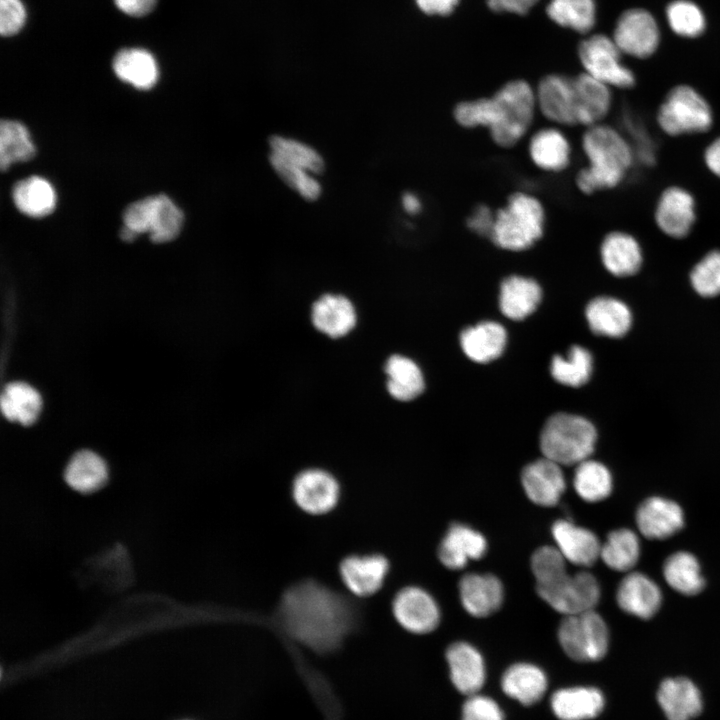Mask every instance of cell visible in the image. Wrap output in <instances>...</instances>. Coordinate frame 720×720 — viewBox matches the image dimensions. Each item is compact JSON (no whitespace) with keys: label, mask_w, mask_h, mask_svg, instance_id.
Segmentation results:
<instances>
[{"label":"cell","mask_w":720,"mask_h":720,"mask_svg":"<svg viewBox=\"0 0 720 720\" xmlns=\"http://www.w3.org/2000/svg\"><path fill=\"white\" fill-rule=\"evenodd\" d=\"M278 614L296 640L318 652L336 649L357 626L360 616L349 598L313 580L289 587Z\"/></svg>","instance_id":"1"},{"label":"cell","mask_w":720,"mask_h":720,"mask_svg":"<svg viewBox=\"0 0 720 720\" xmlns=\"http://www.w3.org/2000/svg\"><path fill=\"white\" fill-rule=\"evenodd\" d=\"M536 94L524 80H513L492 97L464 101L456 105L454 117L466 128H488L493 141L512 147L526 134L536 111Z\"/></svg>","instance_id":"2"},{"label":"cell","mask_w":720,"mask_h":720,"mask_svg":"<svg viewBox=\"0 0 720 720\" xmlns=\"http://www.w3.org/2000/svg\"><path fill=\"white\" fill-rule=\"evenodd\" d=\"M581 144L588 165L577 173L576 184L584 194L618 186L635 160L629 141L609 125L587 127Z\"/></svg>","instance_id":"3"},{"label":"cell","mask_w":720,"mask_h":720,"mask_svg":"<svg viewBox=\"0 0 720 720\" xmlns=\"http://www.w3.org/2000/svg\"><path fill=\"white\" fill-rule=\"evenodd\" d=\"M544 223L545 213L540 201L530 194L517 192L495 213L490 238L502 249L522 251L542 237Z\"/></svg>","instance_id":"4"},{"label":"cell","mask_w":720,"mask_h":720,"mask_svg":"<svg viewBox=\"0 0 720 720\" xmlns=\"http://www.w3.org/2000/svg\"><path fill=\"white\" fill-rule=\"evenodd\" d=\"M597 439L596 429L587 419L557 413L545 423L540 435L544 457L559 465H578L589 459Z\"/></svg>","instance_id":"5"},{"label":"cell","mask_w":720,"mask_h":720,"mask_svg":"<svg viewBox=\"0 0 720 720\" xmlns=\"http://www.w3.org/2000/svg\"><path fill=\"white\" fill-rule=\"evenodd\" d=\"M659 128L669 136L705 133L714 117L709 102L695 88L678 85L660 104L656 116Z\"/></svg>","instance_id":"6"},{"label":"cell","mask_w":720,"mask_h":720,"mask_svg":"<svg viewBox=\"0 0 720 720\" xmlns=\"http://www.w3.org/2000/svg\"><path fill=\"white\" fill-rule=\"evenodd\" d=\"M183 220L184 216L179 207L163 194L133 202L123 213L124 228L136 237L148 233L150 240L156 243L176 238Z\"/></svg>","instance_id":"7"},{"label":"cell","mask_w":720,"mask_h":720,"mask_svg":"<svg viewBox=\"0 0 720 720\" xmlns=\"http://www.w3.org/2000/svg\"><path fill=\"white\" fill-rule=\"evenodd\" d=\"M558 640L572 660L594 662L606 655L609 632L601 615L589 610L565 616L559 625Z\"/></svg>","instance_id":"8"},{"label":"cell","mask_w":720,"mask_h":720,"mask_svg":"<svg viewBox=\"0 0 720 720\" xmlns=\"http://www.w3.org/2000/svg\"><path fill=\"white\" fill-rule=\"evenodd\" d=\"M538 595L554 610L567 616L594 610L600 599V586L589 572L570 575L563 571L536 583Z\"/></svg>","instance_id":"9"},{"label":"cell","mask_w":720,"mask_h":720,"mask_svg":"<svg viewBox=\"0 0 720 720\" xmlns=\"http://www.w3.org/2000/svg\"><path fill=\"white\" fill-rule=\"evenodd\" d=\"M622 52L613 39L605 35H593L583 40L578 55L585 73L608 87L629 89L636 78L621 60Z\"/></svg>","instance_id":"10"},{"label":"cell","mask_w":720,"mask_h":720,"mask_svg":"<svg viewBox=\"0 0 720 720\" xmlns=\"http://www.w3.org/2000/svg\"><path fill=\"white\" fill-rule=\"evenodd\" d=\"M660 34L653 16L644 9H629L618 19L613 40L622 53L647 58L657 49Z\"/></svg>","instance_id":"11"},{"label":"cell","mask_w":720,"mask_h":720,"mask_svg":"<svg viewBox=\"0 0 720 720\" xmlns=\"http://www.w3.org/2000/svg\"><path fill=\"white\" fill-rule=\"evenodd\" d=\"M694 196L680 186H669L662 191L656 203L654 219L665 235L681 239L686 237L696 222Z\"/></svg>","instance_id":"12"},{"label":"cell","mask_w":720,"mask_h":720,"mask_svg":"<svg viewBox=\"0 0 720 720\" xmlns=\"http://www.w3.org/2000/svg\"><path fill=\"white\" fill-rule=\"evenodd\" d=\"M292 497L304 512L320 515L331 511L338 503L340 486L336 478L321 469L300 472L292 484Z\"/></svg>","instance_id":"13"},{"label":"cell","mask_w":720,"mask_h":720,"mask_svg":"<svg viewBox=\"0 0 720 720\" xmlns=\"http://www.w3.org/2000/svg\"><path fill=\"white\" fill-rule=\"evenodd\" d=\"M392 611L397 622L407 631L425 634L433 631L440 621L435 599L415 586L401 589L394 597Z\"/></svg>","instance_id":"14"},{"label":"cell","mask_w":720,"mask_h":720,"mask_svg":"<svg viewBox=\"0 0 720 720\" xmlns=\"http://www.w3.org/2000/svg\"><path fill=\"white\" fill-rule=\"evenodd\" d=\"M535 94L537 107L547 119L561 125H577L573 77L547 75L539 82Z\"/></svg>","instance_id":"15"},{"label":"cell","mask_w":720,"mask_h":720,"mask_svg":"<svg viewBox=\"0 0 720 720\" xmlns=\"http://www.w3.org/2000/svg\"><path fill=\"white\" fill-rule=\"evenodd\" d=\"M558 463L544 457L528 464L522 471L521 482L527 497L544 507L555 506L563 495L566 482Z\"/></svg>","instance_id":"16"},{"label":"cell","mask_w":720,"mask_h":720,"mask_svg":"<svg viewBox=\"0 0 720 720\" xmlns=\"http://www.w3.org/2000/svg\"><path fill=\"white\" fill-rule=\"evenodd\" d=\"M388 571L389 562L380 554L350 555L339 566L343 583L359 597L375 594L383 586Z\"/></svg>","instance_id":"17"},{"label":"cell","mask_w":720,"mask_h":720,"mask_svg":"<svg viewBox=\"0 0 720 720\" xmlns=\"http://www.w3.org/2000/svg\"><path fill=\"white\" fill-rule=\"evenodd\" d=\"M636 524L646 538L662 540L680 531L684 525V514L676 502L654 496L639 505Z\"/></svg>","instance_id":"18"},{"label":"cell","mask_w":720,"mask_h":720,"mask_svg":"<svg viewBox=\"0 0 720 720\" xmlns=\"http://www.w3.org/2000/svg\"><path fill=\"white\" fill-rule=\"evenodd\" d=\"M486 551L487 541L480 532L465 524L454 523L439 545L438 557L446 568L459 570L470 560L482 558Z\"/></svg>","instance_id":"19"},{"label":"cell","mask_w":720,"mask_h":720,"mask_svg":"<svg viewBox=\"0 0 720 720\" xmlns=\"http://www.w3.org/2000/svg\"><path fill=\"white\" fill-rule=\"evenodd\" d=\"M458 588L463 608L474 617H487L502 605L503 585L492 574H465L460 579Z\"/></svg>","instance_id":"20"},{"label":"cell","mask_w":720,"mask_h":720,"mask_svg":"<svg viewBox=\"0 0 720 720\" xmlns=\"http://www.w3.org/2000/svg\"><path fill=\"white\" fill-rule=\"evenodd\" d=\"M551 531L556 548L566 561L588 567L600 557L601 544L591 530L560 519L553 524Z\"/></svg>","instance_id":"21"},{"label":"cell","mask_w":720,"mask_h":720,"mask_svg":"<svg viewBox=\"0 0 720 720\" xmlns=\"http://www.w3.org/2000/svg\"><path fill=\"white\" fill-rule=\"evenodd\" d=\"M616 600L627 614L649 619L659 610L662 594L658 585L647 575L632 572L619 583Z\"/></svg>","instance_id":"22"},{"label":"cell","mask_w":720,"mask_h":720,"mask_svg":"<svg viewBox=\"0 0 720 720\" xmlns=\"http://www.w3.org/2000/svg\"><path fill=\"white\" fill-rule=\"evenodd\" d=\"M450 678L455 688L462 694H477L482 688L486 670L480 652L466 642H455L446 651Z\"/></svg>","instance_id":"23"},{"label":"cell","mask_w":720,"mask_h":720,"mask_svg":"<svg viewBox=\"0 0 720 720\" xmlns=\"http://www.w3.org/2000/svg\"><path fill=\"white\" fill-rule=\"evenodd\" d=\"M577 125L590 127L607 116L612 105L610 87L587 73L573 77Z\"/></svg>","instance_id":"24"},{"label":"cell","mask_w":720,"mask_h":720,"mask_svg":"<svg viewBox=\"0 0 720 720\" xmlns=\"http://www.w3.org/2000/svg\"><path fill=\"white\" fill-rule=\"evenodd\" d=\"M600 256L607 271L617 277L634 275L643 262L640 243L624 231H612L604 237Z\"/></svg>","instance_id":"25"},{"label":"cell","mask_w":720,"mask_h":720,"mask_svg":"<svg viewBox=\"0 0 720 720\" xmlns=\"http://www.w3.org/2000/svg\"><path fill=\"white\" fill-rule=\"evenodd\" d=\"M657 700L668 720H691L702 710V698L697 686L684 677L662 681Z\"/></svg>","instance_id":"26"},{"label":"cell","mask_w":720,"mask_h":720,"mask_svg":"<svg viewBox=\"0 0 720 720\" xmlns=\"http://www.w3.org/2000/svg\"><path fill=\"white\" fill-rule=\"evenodd\" d=\"M605 704L604 696L594 687H569L557 690L551 697V708L559 720H588L598 716Z\"/></svg>","instance_id":"27"},{"label":"cell","mask_w":720,"mask_h":720,"mask_svg":"<svg viewBox=\"0 0 720 720\" xmlns=\"http://www.w3.org/2000/svg\"><path fill=\"white\" fill-rule=\"evenodd\" d=\"M506 338L505 328L501 324L484 321L463 330L460 345L472 361L488 363L502 354Z\"/></svg>","instance_id":"28"},{"label":"cell","mask_w":720,"mask_h":720,"mask_svg":"<svg viewBox=\"0 0 720 720\" xmlns=\"http://www.w3.org/2000/svg\"><path fill=\"white\" fill-rule=\"evenodd\" d=\"M541 296L535 280L518 275L507 277L500 286V310L507 318L522 320L534 312Z\"/></svg>","instance_id":"29"},{"label":"cell","mask_w":720,"mask_h":720,"mask_svg":"<svg viewBox=\"0 0 720 720\" xmlns=\"http://www.w3.org/2000/svg\"><path fill=\"white\" fill-rule=\"evenodd\" d=\"M586 318L595 334L613 338L625 335L632 323L627 305L612 297H598L589 302Z\"/></svg>","instance_id":"30"},{"label":"cell","mask_w":720,"mask_h":720,"mask_svg":"<svg viewBox=\"0 0 720 720\" xmlns=\"http://www.w3.org/2000/svg\"><path fill=\"white\" fill-rule=\"evenodd\" d=\"M312 321L320 332L337 338L346 335L354 328L356 314L347 298L327 294L314 303Z\"/></svg>","instance_id":"31"},{"label":"cell","mask_w":720,"mask_h":720,"mask_svg":"<svg viewBox=\"0 0 720 720\" xmlns=\"http://www.w3.org/2000/svg\"><path fill=\"white\" fill-rule=\"evenodd\" d=\"M501 688L506 695L528 706L543 697L547 689V677L534 664L516 663L504 672Z\"/></svg>","instance_id":"32"},{"label":"cell","mask_w":720,"mask_h":720,"mask_svg":"<svg viewBox=\"0 0 720 720\" xmlns=\"http://www.w3.org/2000/svg\"><path fill=\"white\" fill-rule=\"evenodd\" d=\"M529 155L540 169L559 172L570 162L571 148L565 135L555 128L537 131L529 142Z\"/></svg>","instance_id":"33"},{"label":"cell","mask_w":720,"mask_h":720,"mask_svg":"<svg viewBox=\"0 0 720 720\" xmlns=\"http://www.w3.org/2000/svg\"><path fill=\"white\" fill-rule=\"evenodd\" d=\"M108 479L105 461L90 450L75 453L66 465L64 480L73 490L88 494L104 486Z\"/></svg>","instance_id":"34"},{"label":"cell","mask_w":720,"mask_h":720,"mask_svg":"<svg viewBox=\"0 0 720 720\" xmlns=\"http://www.w3.org/2000/svg\"><path fill=\"white\" fill-rule=\"evenodd\" d=\"M112 67L120 80L137 89H150L158 80L157 63L153 55L144 49L120 50L113 59Z\"/></svg>","instance_id":"35"},{"label":"cell","mask_w":720,"mask_h":720,"mask_svg":"<svg viewBox=\"0 0 720 720\" xmlns=\"http://www.w3.org/2000/svg\"><path fill=\"white\" fill-rule=\"evenodd\" d=\"M13 201L23 214L43 217L50 214L56 205V193L51 183L40 176H31L14 185Z\"/></svg>","instance_id":"36"},{"label":"cell","mask_w":720,"mask_h":720,"mask_svg":"<svg viewBox=\"0 0 720 720\" xmlns=\"http://www.w3.org/2000/svg\"><path fill=\"white\" fill-rule=\"evenodd\" d=\"M387 390L400 401H409L419 396L424 389V378L418 365L411 359L391 356L385 365Z\"/></svg>","instance_id":"37"},{"label":"cell","mask_w":720,"mask_h":720,"mask_svg":"<svg viewBox=\"0 0 720 720\" xmlns=\"http://www.w3.org/2000/svg\"><path fill=\"white\" fill-rule=\"evenodd\" d=\"M663 575L672 589L687 596L700 593L705 585L698 560L685 551H678L666 559Z\"/></svg>","instance_id":"38"},{"label":"cell","mask_w":720,"mask_h":720,"mask_svg":"<svg viewBox=\"0 0 720 720\" xmlns=\"http://www.w3.org/2000/svg\"><path fill=\"white\" fill-rule=\"evenodd\" d=\"M41 408V397L30 385L12 382L5 386L1 395V410L10 421L30 425L37 419Z\"/></svg>","instance_id":"39"},{"label":"cell","mask_w":720,"mask_h":720,"mask_svg":"<svg viewBox=\"0 0 720 720\" xmlns=\"http://www.w3.org/2000/svg\"><path fill=\"white\" fill-rule=\"evenodd\" d=\"M640 542L630 529L612 531L601 544L600 558L615 571H629L639 560Z\"/></svg>","instance_id":"40"},{"label":"cell","mask_w":720,"mask_h":720,"mask_svg":"<svg viewBox=\"0 0 720 720\" xmlns=\"http://www.w3.org/2000/svg\"><path fill=\"white\" fill-rule=\"evenodd\" d=\"M612 486V476L604 464L586 459L577 465L573 487L584 501L594 503L604 500L610 495Z\"/></svg>","instance_id":"41"},{"label":"cell","mask_w":720,"mask_h":720,"mask_svg":"<svg viewBox=\"0 0 720 720\" xmlns=\"http://www.w3.org/2000/svg\"><path fill=\"white\" fill-rule=\"evenodd\" d=\"M35 146L27 128L14 120H2L0 124V166L8 169L13 163L30 160Z\"/></svg>","instance_id":"42"},{"label":"cell","mask_w":720,"mask_h":720,"mask_svg":"<svg viewBox=\"0 0 720 720\" xmlns=\"http://www.w3.org/2000/svg\"><path fill=\"white\" fill-rule=\"evenodd\" d=\"M546 13L558 25L586 33L595 24L596 4L594 0H550Z\"/></svg>","instance_id":"43"},{"label":"cell","mask_w":720,"mask_h":720,"mask_svg":"<svg viewBox=\"0 0 720 720\" xmlns=\"http://www.w3.org/2000/svg\"><path fill=\"white\" fill-rule=\"evenodd\" d=\"M593 359L590 352L584 347L574 345L570 348L568 356H555L551 362V375L559 383L579 387L584 385L591 377Z\"/></svg>","instance_id":"44"},{"label":"cell","mask_w":720,"mask_h":720,"mask_svg":"<svg viewBox=\"0 0 720 720\" xmlns=\"http://www.w3.org/2000/svg\"><path fill=\"white\" fill-rule=\"evenodd\" d=\"M269 147L271 152L313 174H320L325 169L324 159L318 151L299 140L272 135L269 137Z\"/></svg>","instance_id":"45"},{"label":"cell","mask_w":720,"mask_h":720,"mask_svg":"<svg viewBox=\"0 0 720 720\" xmlns=\"http://www.w3.org/2000/svg\"><path fill=\"white\" fill-rule=\"evenodd\" d=\"M268 159L272 168L282 181L302 198L308 201H315L320 197L322 193L321 184L311 175V172L290 163L271 151Z\"/></svg>","instance_id":"46"},{"label":"cell","mask_w":720,"mask_h":720,"mask_svg":"<svg viewBox=\"0 0 720 720\" xmlns=\"http://www.w3.org/2000/svg\"><path fill=\"white\" fill-rule=\"evenodd\" d=\"M670 28L683 37H697L705 29V17L701 9L691 1L676 0L666 9Z\"/></svg>","instance_id":"47"},{"label":"cell","mask_w":720,"mask_h":720,"mask_svg":"<svg viewBox=\"0 0 720 720\" xmlns=\"http://www.w3.org/2000/svg\"><path fill=\"white\" fill-rule=\"evenodd\" d=\"M693 289L701 296L714 297L720 294V250L705 254L690 273Z\"/></svg>","instance_id":"48"},{"label":"cell","mask_w":720,"mask_h":720,"mask_svg":"<svg viewBox=\"0 0 720 720\" xmlns=\"http://www.w3.org/2000/svg\"><path fill=\"white\" fill-rule=\"evenodd\" d=\"M566 559L552 546L538 548L531 557V570L536 583L545 581L566 570Z\"/></svg>","instance_id":"49"},{"label":"cell","mask_w":720,"mask_h":720,"mask_svg":"<svg viewBox=\"0 0 720 720\" xmlns=\"http://www.w3.org/2000/svg\"><path fill=\"white\" fill-rule=\"evenodd\" d=\"M461 720H504V715L497 702L477 693L464 702Z\"/></svg>","instance_id":"50"},{"label":"cell","mask_w":720,"mask_h":720,"mask_svg":"<svg viewBox=\"0 0 720 720\" xmlns=\"http://www.w3.org/2000/svg\"><path fill=\"white\" fill-rule=\"evenodd\" d=\"M25 9L20 0H0V33L4 37L17 34L25 22Z\"/></svg>","instance_id":"51"},{"label":"cell","mask_w":720,"mask_h":720,"mask_svg":"<svg viewBox=\"0 0 720 720\" xmlns=\"http://www.w3.org/2000/svg\"><path fill=\"white\" fill-rule=\"evenodd\" d=\"M495 221V214L486 205L476 207L467 220V226L473 232L482 236H491Z\"/></svg>","instance_id":"52"},{"label":"cell","mask_w":720,"mask_h":720,"mask_svg":"<svg viewBox=\"0 0 720 720\" xmlns=\"http://www.w3.org/2000/svg\"><path fill=\"white\" fill-rule=\"evenodd\" d=\"M538 0H487L488 6L495 12L526 14Z\"/></svg>","instance_id":"53"},{"label":"cell","mask_w":720,"mask_h":720,"mask_svg":"<svg viewBox=\"0 0 720 720\" xmlns=\"http://www.w3.org/2000/svg\"><path fill=\"white\" fill-rule=\"evenodd\" d=\"M156 2L157 0H114L120 11L133 17L149 14L154 9Z\"/></svg>","instance_id":"54"},{"label":"cell","mask_w":720,"mask_h":720,"mask_svg":"<svg viewBox=\"0 0 720 720\" xmlns=\"http://www.w3.org/2000/svg\"><path fill=\"white\" fill-rule=\"evenodd\" d=\"M415 2L425 14L447 16L454 11L459 0H415Z\"/></svg>","instance_id":"55"},{"label":"cell","mask_w":720,"mask_h":720,"mask_svg":"<svg viewBox=\"0 0 720 720\" xmlns=\"http://www.w3.org/2000/svg\"><path fill=\"white\" fill-rule=\"evenodd\" d=\"M704 162L707 169L720 178V137L714 139L704 151Z\"/></svg>","instance_id":"56"},{"label":"cell","mask_w":720,"mask_h":720,"mask_svg":"<svg viewBox=\"0 0 720 720\" xmlns=\"http://www.w3.org/2000/svg\"><path fill=\"white\" fill-rule=\"evenodd\" d=\"M402 206L404 210L409 214H417L421 210V201L417 195L411 192H406L402 196Z\"/></svg>","instance_id":"57"}]
</instances>
